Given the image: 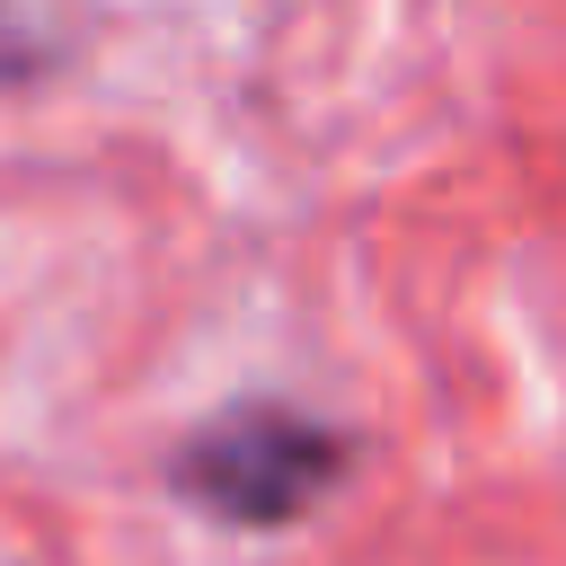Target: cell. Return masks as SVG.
Returning <instances> with one entry per match:
<instances>
[{"instance_id": "7a4b0ae2", "label": "cell", "mask_w": 566, "mask_h": 566, "mask_svg": "<svg viewBox=\"0 0 566 566\" xmlns=\"http://www.w3.org/2000/svg\"><path fill=\"white\" fill-rule=\"evenodd\" d=\"M44 62H53L44 18H35L27 0H0V80H27V71H44Z\"/></svg>"}, {"instance_id": "6da1fadb", "label": "cell", "mask_w": 566, "mask_h": 566, "mask_svg": "<svg viewBox=\"0 0 566 566\" xmlns=\"http://www.w3.org/2000/svg\"><path fill=\"white\" fill-rule=\"evenodd\" d=\"M336 478H345V433H327V424H310L301 407H274V398L212 416L177 451V495L203 504L212 522H239V531L301 522Z\"/></svg>"}]
</instances>
